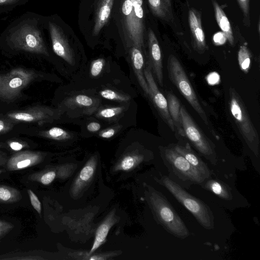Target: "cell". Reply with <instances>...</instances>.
Returning <instances> with one entry per match:
<instances>
[{"mask_svg": "<svg viewBox=\"0 0 260 260\" xmlns=\"http://www.w3.org/2000/svg\"><path fill=\"white\" fill-rule=\"evenodd\" d=\"M124 106H116L102 109L98 111L96 116L98 118L111 120L121 115L124 111Z\"/></svg>", "mask_w": 260, "mask_h": 260, "instance_id": "obj_29", "label": "cell"}, {"mask_svg": "<svg viewBox=\"0 0 260 260\" xmlns=\"http://www.w3.org/2000/svg\"><path fill=\"white\" fill-rule=\"evenodd\" d=\"M116 133L115 128L111 127L101 131L99 136L104 139H109L112 138Z\"/></svg>", "mask_w": 260, "mask_h": 260, "instance_id": "obj_37", "label": "cell"}, {"mask_svg": "<svg viewBox=\"0 0 260 260\" xmlns=\"http://www.w3.org/2000/svg\"><path fill=\"white\" fill-rule=\"evenodd\" d=\"M2 161H0V166L2 165ZM3 172L2 170L0 169V174Z\"/></svg>", "mask_w": 260, "mask_h": 260, "instance_id": "obj_44", "label": "cell"}, {"mask_svg": "<svg viewBox=\"0 0 260 260\" xmlns=\"http://www.w3.org/2000/svg\"><path fill=\"white\" fill-rule=\"evenodd\" d=\"M43 156L39 152L24 151L15 154L8 160L7 168L10 171L19 170L36 165L42 161Z\"/></svg>", "mask_w": 260, "mask_h": 260, "instance_id": "obj_15", "label": "cell"}, {"mask_svg": "<svg viewBox=\"0 0 260 260\" xmlns=\"http://www.w3.org/2000/svg\"><path fill=\"white\" fill-rule=\"evenodd\" d=\"M105 61L103 58H98L92 61L90 68V74L91 76L95 77L102 73Z\"/></svg>", "mask_w": 260, "mask_h": 260, "instance_id": "obj_33", "label": "cell"}, {"mask_svg": "<svg viewBox=\"0 0 260 260\" xmlns=\"http://www.w3.org/2000/svg\"><path fill=\"white\" fill-rule=\"evenodd\" d=\"M10 147L14 150L19 151L23 148V146L18 142H12L10 143Z\"/></svg>", "mask_w": 260, "mask_h": 260, "instance_id": "obj_40", "label": "cell"}, {"mask_svg": "<svg viewBox=\"0 0 260 260\" xmlns=\"http://www.w3.org/2000/svg\"><path fill=\"white\" fill-rule=\"evenodd\" d=\"M144 74L148 86V95L161 118L171 129L174 132L175 127L169 112L167 100L157 86L149 64L144 70Z\"/></svg>", "mask_w": 260, "mask_h": 260, "instance_id": "obj_10", "label": "cell"}, {"mask_svg": "<svg viewBox=\"0 0 260 260\" xmlns=\"http://www.w3.org/2000/svg\"><path fill=\"white\" fill-rule=\"evenodd\" d=\"M116 255V253L110 252L106 253H101L96 255H90L84 258L86 259H107Z\"/></svg>", "mask_w": 260, "mask_h": 260, "instance_id": "obj_36", "label": "cell"}, {"mask_svg": "<svg viewBox=\"0 0 260 260\" xmlns=\"http://www.w3.org/2000/svg\"><path fill=\"white\" fill-rule=\"evenodd\" d=\"M98 158L96 155L91 157L81 170L71 186V196L78 197L91 181L96 171Z\"/></svg>", "mask_w": 260, "mask_h": 260, "instance_id": "obj_13", "label": "cell"}, {"mask_svg": "<svg viewBox=\"0 0 260 260\" xmlns=\"http://www.w3.org/2000/svg\"><path fill=\"white\" fill-rule=\"evenodd\" d=\"M153 14L166 21L173 19V14L170 0H147Z\"/></svg>", "mask_w": 260, "mask_h": 260, "instance_id": "obj_24", "label": "cell"}, {"mask_svg": "<svg viewBox=\"0 0 260 260\" xmlns=\"http://www.w3.org/2000/svg\"><path fill=\"white\" fill-rule=\"evenodd\" d=\"M167 69L170 80L204 122L208 124V121L206 113L199 102L183 66L174 55H169L168 59Z\"/></svg>", "mask_w": 260, "mask_h": 260, "instance_id": "obj_5", "label": "cell"}, {"mask_svg": "<svg viewBox=\"0 0 260 260\" xmlns=\"http://www.w3.org/2000/svg\"><path fill=\"white\" fill-rule=\"evenodd\" d=\"M148 38L149 65L153 70L159 85L161 87H163L164 77L161 52L156 35L151 29H149Z\"/></svg>", "mask_w": 260, "mask_h": 260, "instance_id": "obj_12", "label": "cell"}, {"mask_svg": "<svg viewBox=\"0 0 260 260\" xmlns=\"http://www.w3.org/2000/svg\"><path fill=\"white\" fill-rule=\"evenodd\" d=\"M230 109L245 141L255 155L258 154L259 139L245 105L234 88H230Z\"/></svg>", "mask_w": 260, "mask_h": 260, "instance_id": "obj_4", "label": "cell"}, {"mask_svg": "<svg viewBox=\"0 0 260 260\" xmlns=\"http://www.w3.org/2000/svg\"><path fill=\"white\" fill-rule=\"evenodd\" d=\"M54 112L47 108H37L24 111L12 112L8 117L17 121L32 122L50 119L54 116Z\"/></svg>", "mask_w": 260, "mask_h": 260, "instance_id": "obj_20", "label": "cell"}, {"mask_svg": "<svg viewBox=\"0 0 260 260\" xmlns=\"http://www.w3.org/2000/svg\"><path fill=\"white\" fill-rule=\"evenodd\" d=\"M167 100L169 112L174 127L180 136L184 137L180 114V103L178 98L171 92L168 93Z\"/></svg>", "mask_w": 260, "mask_h": 260, "instance_id": "obj_25", "label": "cell"}, {"mask_svg": "<svg viewBox=\"0 0 260 260\" xmlns=\"http://www.w3.org/2000/svg\"><path fill=\"white\" fill-rule=\"evenodd\" d=\"M161 155L170 174L185 184H199L206 179L182 155L173 147L162 148Z\"/></svg>", "mask_w": 260, "mask_h": 260, "instance_id": "obj_6", "label": "cell"}, {"mask_svg": "<svg viewBox=\"0 0 260 260\" xmlns=\"http://www.w3.org/2000/svg\"><path fill=\"white\" fill-rule=\"evenodd\" d=\"M18 0H0V5H10L14 4Z\"/></svg>", "mask_w": 260, "mask_h": 260, "instance_id": "obj_41", "label": "cell"}, {"mask_svg": "<svg viewBox=\"0 0 260 260\" xmlns=\"http://www.w3.org/2000/svg\"><path fill=\"white\" fill-rule=\"evenodd\" d=\"M243 15V21L247 26H249L250 21V0H237Z\"/></svg>", "mask_w": 260, "mask_h": 260, "instance_id": "obj_32", "label": "cell"}, {"mask_svg": "<svg viewBox=\"0 0 260 260\" xmlns=\"http://www.w3.org/2000/svg\"><path fill=\"white\" fill-rule=\"evenodd\" d=\"M156 181L166 188L183 205L205 229L214 228V216L209 207L201 200L189 194L182 187L167 176L155 178Z\"/></svg>", "mask_w": 260, "mask_h": 260, "instance_id": "obj_2", "label": "cell"}, {"mask_svg": "<svg viewBox=\"0 0 260 260\" xmlns=\"http://www.w3.org/2000/svg\"><path fill=\"white\" fill-rule=\"evenodd\" d=\"M13 227L14 225L11 223L4 220H0V237L5 236Z\"/></svg>", "mask_w": 260, "mask_h": 260, "instance_id": "obj_35", "label": "cell"}, {"mask_svg": "<svg viewBox=\"0 0 260 260\" xmlns=\"http://www.w3.org/2000/svg\"><path fill=\"white\" fill-rule=\"evenodd\" d=\"M45 137L55 140H66L71 138V135L67 131L58 127H54L43 132Z\"/></svg>", "mask_w": 260, "mask_h": 260, "instance_id": "obj_30", "label": "cell"}, {"mask_svg": "<svg viewBox=\"0 0 260 260\" xmlns=\"http://www.w3.org/2000/svg\"><path fill=\"white\" fill-rule=\"evenodd\" d=\"M101 127L100 123L97 122H91L87 125V129L90 132H98Z\"/></svg>", "mask_w": 260, "mask_h": 260, "instance_id": "obj_39", "label": "cell"}, {"mask_svg": "<svg viewBox=\"0 0 260 260\" xmlns=\"http://www.w3.org/2000/svg\"><path fill=\"white\" fill-rule=\"evenodd\" d=\"M101 96L106 99L120 102H128L130 96L125 94L119 93L109 89H106L100 92Z\"/></svg>", "mask_w": 260, "mask_h": 260, "instance_id": "obj_31", "label": "cell"}, {"mask_svg": "<svg viewBox=\"0 0 260 260\" xmlns=\"http://www.w3.org/2000/svg\"><path fill=\"white\" fill-rule=\"evenodd\" d=\"M121 11L127 41L142 50L145 30L143 0H123Z\"/></svg>", "mask_w": 260, "mask_h": 260, "instance_id": "obj_3", "label": "cell"}, {"mask_svg": "<svg viewBox=\"0 0 260 260\" xmlns=\"http://www.w3.org/2000/svg\"><path fill=\"white\" fill-rule=\"evenodd\" d=\"M22 198L20 192L15 188L6 185H0V203H14Z\"/></svg>", "mask_w": 260, "mask_h": 260, "instance_id": "obj_27", "label": "cell"}, {"mask_svg": "<svg viewBox=\"0 0 260 260\" xmlns=\"http://www.w3.org/2000/svg\"><path fill=\"white\" fill-rule=\"evenodd\" d=\"M238 60L240 69L245 73H248L251 64V54L245 45L240 47L238 54Z\"/></svg>", "mask_w": 260, "mask_h": 260, "instance_id": "obj_28", "label": "cell"}, {"mask_svg": "<svg viewBox=\"0 0 260 260\" xmlns=\"http://www.w3.org/2000/svg\"><path fill=\"white\" fill-rule=\"evenodd\" d=\"M200 185L214 194L219 199L228 202L234 199L232 188L222 180L212 178L211 176L205 179Z\"/></svg>", "mask_w": 260, "mask_h": 260, "instance_id": "obj_19", "label": "cell"}, {"mask_svg": "<svg viewBox=\"0 0 260 260\" xmlns=\"http://www.w3.org/2000/svg\"><path fill=\"white\" fill-rule=\"evenodd\" d=\"M217 23L221 32L225 35L226 40L231 45L234 44V38L231 23L223 10L216 0L212 1Z\"/></svg>", "mask_w": 260, "mask_h": 260, "instance_id": "obj_23", "label": "cell"}, {"mask_svg": "<svg viewBox=\"0 0 260 260\" xmlns=\"http://www.w3.org/2000/svg\"><path fill=\"white\" fill-rule=\"evenodd\" d=\"M188 23L195 48L199 52H204L207 46L202 26L201 15L193 8L189 10Z\"/></svg>", "mask_w": 260, "mask_h": 260, "instance_id": "obj_14", "label": "cell"}, {"mask_svg": "<svg viewBox=\"0 0 260 260\" xmlns=\"http://www.w3.org/2000/svg\"><path fill=\"white\" fill-rule=\"evenodd\" d=\"M10 40L16 49L49 55L40 31L32 25L27 24L22 25L11 35Z\"/></svg>", "mask_w": 260, "mask_h": 260, "instance_id": "obj_8", "label": "cell"}, {"mask_svg": "<svg viewBox=\"0 0 260 260\" xmlns=\"http://www.w3.org/2000/svg\"><path fill=\"white\" fill-rule=\"evenodd\" d=\"M49 29L54 53L69 64L73 65V51L61 28L56 23L49 22Z\"/></svg>", "mask_w": 260, "mask_h": 260, "instance_id": "obj_11", "label": "cell"}, {"mask_svg": "<svg viewBox=\"0 0 260 260\" xmlns=\"http://www.w3.org/2000/svg\"><path fill=\"white\" fill-rule=\"evenodd\" d=\"M5 128V123L4 122L0 119V133Z\"/></svg>", "mask_w": 260, "mask_h": 260, "instance_id": "obj_43", "label": "cell"}, {"mask_svg": "<svg viewBox=\"0 0 260 260\" xmlns=\"http://www.w3.org/2000/svg\"><path fill=\"white\" fill-rule=\"evenodd\" d=\"M148 187L146 199L155 220L173 236L180 239L187 237L188 230L166 198L160 192Z\"/></svg>", "mask_w": 260, "mask_h": 260, "instance_id": "obj_1", "label": "cell"}, {"mask_svg": "<svg viewBox=\"0 0 260 260\" xmlns=\"http://www.w3.org/2000/svg\"><path fill=\"white\" fill-rule=\"evenodd\" d=\"M114 0H96L94 9L93 36L98 35L108 21Z\"/></svg>", "mask_w": 260, "mask_h": 260, "instance_id": "obj_17", "label": "cell"}, {"mask_svg": "<svg viewBox=\"0 0 260 260\" xmlns=\"http://www.w3.org/2000/svg\"><path fill=\"white\" fill-rule=\"evenodd\" d=\"M217 77H218V76L215 75H212L211 76H210V77L209 79H212L208 80L209 83H210L211 84H215V83H216V81H215L214 78Z\"/></svg>", "mask_w": 260, "mask_h": 260, "instance_id": "obj_42", "label": "cell"}, {"mask_svg": "<svg viewBox=\"0 0 260 260\" xmlns=\"http://www.w3.org/2000/svg\"><path fill=\"white\" fill-rule=\"evenodd\" d=\"M173 149L182 155L205 179L211 176V171L200 157L191 148L189 143L185 145L176 144Z\"/></svg>", "mask_w": 260, "mask_h": 260, "instance_id": "obj_16", "label": "cell"}, {"mask_svg": "<svg viewBox=\"0 0 260 260\" xmlns=\"http://www.w3.org/2000/svg\"><path fill=\"white\" fill-rule=\"evenodd\" d=\"M214 43L217 45H221L225 43L226 38L224 34L221 32H218L215 34L213 37Z\"/></svg>", "mask_w": 260, "mask_h": 260, "instance_id": "obj_38", "label": "cell"}, {"mask_svg": "<svg viewBox=\"0 0 260 260\" xmlns=\"http://www.w3.org/2000/svg\"><path fill=\"white\" fill-rule=\"evenodd\" d=\"M142 50L132 46L131 49V58L133 69L137 76L138 81L145 93L149 95V89L144 74V58Z\"/></svg>", "mask_w": 260, "mask_h": 260, "instance_id": "obj_22", "label": "cell"}, {"mask_svg": "<svg viewBox=\"0 0 260 260\" xmlns=\"http://www.w3.org/2000/svg\"><path fill=\"white\" fill-rule=\"evenodd\" d=\"M1 78L0 77V80H1Z\"/></svg>", "mask_w": 260, "mask_h": 260, "instance_id": "obj_45", "label": "cell"}, {"mask_svg": "<svg viewBox=\"0 0 260 260\" xmlns=\"http://www.w3.org/2000/svg\"><path fill=\"white\" fill-rule=\"evenodd\" d=\"M180 114L185 136L202 155L212 165H216L217 159L214 144L201 131L184 106H181Z\"/></svg>", "mask_w": 260, "mask_h": 260, "instance_id": "obj_7", "label": "cell"}, {"mask_svg": "<svg viewBox=\"0 0 260 260\" xmlns=\"http://www.w3.org/2000/svg\"><path fill=\"white\" fill-rule=\"evenodd\" d=\"M35 75L31 71L17 68L3 76L0 80V98L5 100L14 99Z\"/></svg>", "mask_w": 260, "mask_h": 260, "instance_id": "obj_9", "label": "cell"}, {"mask_svg": "<svg viewBox=\"0 0 260 260\" xmlns=\"http://www.w3.org/2000/svg\"><path fill=\"white\" fill-rule=\"evenodd\" d=\"M96 99L84 94H78L69 98L64 102L66 107L70 109H80L85 114H90L99 105Z\"/></svg>", "mask_w": 260, "mask_h": 260, "instance_id": "obj_21", "label": "cell"}, {"mask_svg": "<svg viewBox=\"0 0 260 260\" xmlns=\"http://www.w3.org/2000/svg\"><path fill=\"white\" fill-rule=\"evenodd\" d=\"M144 159V156L137 152H132L123 155L117 162L113 168L114 171H131L140 163Z\"/></svg>", "mask_w": 260, "mask_h": 260, "instance_id": "obj_26", "label": "cell"}, {"mask_svg": "<svg viewBox=\"0 0 260 260\" xmlns=\"http://www.w3.org/2000/svg\"><path fill=\"white\" fill-rule=\"evenodd\" d=\"M118 220L115 215V210L111 211L107 215L98 226L96 231L92 246L88 252L84 253V256L92 254L97 249L104 243L110 229L117 222Z\"/></svg>", "mask_w": 260, "mask_h": 260, "instance_id": "obj_18", "label": "cell"}, {"mask_svg": "<svg viewBox=\"0 0 260 260\" xmlns=\"http://www.w3.org/2000/svg\"><path fill=\"white\" fill-rule=\"evenodd\" d=\"M27 192L29 195L30 203L32 206L41 216V204L38 197L31 189H28Z\"/></svg>", "mask_w": 260, "mask_h": 260, "instance_id": "obj_34", "label": "cell"}]
</instances>
